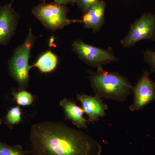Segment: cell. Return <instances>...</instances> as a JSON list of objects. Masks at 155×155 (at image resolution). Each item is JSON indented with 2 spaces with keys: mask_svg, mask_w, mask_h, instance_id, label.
<instances>
[{
  "mask_svg": "<svg viewBox=\"0 0 155 155\" xmlns=\"http://www.w3.org/2000/svg\"><path fill=\"white\" fill-rule=\"evenodd\" d=\"M68 8L55 2H43L35 6L31 12L35 18L49 30L55 31L72 23L80 22L79 19H69L67 17Z\"/></svg>",
  "mask_w": 155,
  "mask_h": 155,
  "instance_id": "277c9868",
  "label": "cell"
},
{
  "mask_svg": "<svg viewBox=\"0 0 155 155\" xmlns=\"http://www.w3.org/2000/svg\"><path fill=\"white\" fill-rule=\"evenodd\" d=\"M54 2L60 5H73L75 3L76 0H54Z\"/></svg>",
  "mask_w": 155,
  "mask_h": 155,
  "instance_id": "ac0fdd59",
  "label": "cell"
},
{
  "mask_svg": "<svg viewBox=\"0 0 155 155\" xmlns=\"http://www.w3.org/2000/svg\"><path fill=\"white\" fill-rule=\"evenodd\" d=\"M155 41V15L144 13L130 26L127 35L121 41L124 48H129L143 40Z\"/></svg>",
  "mask_w": 155,
  "mask_h": 155,
  "instance_id": "8992f818",
  "label": "cell"
},
{
  "mask_svg": "<svg viewBox=\"0 0 155 155\" xmlns=\"http://www.w3.org/2000/svg\"><path fill=\"white\" fill-rule=\"evenodd\" d=\"M60 105L64 109L66 118L71 120L73 125L78 128L86 129L87 122L84 117V111L72 100L64 98L61 100Z\"/></svg>",
  "mask_w": 155,
  "mask_h": 155,
  "instance_id": "8fae6325",
  "label": "cell"
},
{
  "mask_svg": "<svg viewBox=\"0 0 155 155\" xmlns=\"http://www.w3.org/2000/svg\"><path fill=\"white\" fill-rule=\"evenodd\" d=\"M36 38L30 27L25 41L14 51L9 62L10 75L22 90L28 86L29 70L33 67L29 65V61Z\"/></svg>",
  "mask_w": 155,
  "mask_h": 155,
  "instance_id": "3957f363",
  "label": "cell"
},
{
  "mask_svg": "<svg viewBox=\"0 0 155 155\" xmlns=\"http://www.w3.org/2000/svg\"><path fill=\"white\" fill-rule=\"evenodd\" d=\"M89 74L91 87L95 95L100 97L122 102L133 91L131 83L118 72H109L101 69Z\"/></svg>",
  "mask_w": 155,
  "mask_h": 155,
  "instance_id": "7a4b0ae2",
  "label": "cell"
},
{
  "mask_svg": "<svg viewBox=\"0 0 155 155\" xmlns=\"http://www.w3.org/2000/svg\"><path fill=\"white\" fill-rule=\"evenodd\" d=\"M100 0H76L75 3L78 7L84 14L88 11L94 5Z\"/></svg>",
  "mask_w": 155,
  "mask_h": 155,
  "instance_id": "2e32d148",
  "label": "cell"
},
{
  "mask_svg": "<svg viewBox=\"0 0 155 155\" xmlns=\"http://www.w3.org/2000/svg\"><path fill=\"white\" fill-rule=\"evenodd\" d=\"M0 155H28L19 145L11 146L0 141Z\"/></svg>",
  "mask_w": 155,
  "mask_h": 155,
  "instance_id": "4fadbf2b",
  "label": "cell"
},
{
  "mask_svg": "<svg viewBox=\"0 0 155 155\" xmlns=\"http://www.w3.org/2000/svg\"><path fill=\"white\" fill-rule=\"evenodd\" d=\"M19 18L12 2L0 6V45L7 44L14 36Z\"/></svg>",
  "mask_w": 155,
  "mask_h": 155,
  "instance_id": "ba28073f",
  "label": "cell"
},
{
  "mask_svg": "<svg viewBox=\"0 0 155 155\" xmlns=\"http://www.w3.org/2000/svg\"><path fill=\"white\" fill-rule=\"evenodd\" d=\"M11 1H12V2H13V1H15V0H11Z\"/></svg>",
  "mask_w": 155,
  "mask_h": 155,
  "instance_id": "44dd1931",
  "label": "cell"
},
{
  "mask_svg": "<svg viewBox=\"0 0 155 155\" xmlns=\"http://www.w3.org/2000/svg\"><path fill=\"white\" fill-rule=\"evenodd\" d=\"M144 61L149 64L151 72L155 73V51L147 50L144 53Z\"/></svg>",
  "mask_w": 155,
  "mask_h": 155,
  "instance_id": "e0dca14e",
  "label": "cell"
},
{
  "mask_svg": "<svg viewBox=\"0 0 155 155\" xmlns=\"http://www.w3.org/2000/svg\"><path fill=\"white\" fill-rule=\"evenodd\" d=\"M33 155H101L99 143L81 130L60 122H44L31 128Z\"/></svg>",
  "mask_w": 155,
  "mask_h": 155,
  "instance_id": "6da1fadb",
  "label": "cell"
},
{
  "mask_svg": "<svg viewBox=\"0 0 155 155\" xmlns=\"http://www.w3.org/2000/svg\"><path fill=\"white\" fill-rule=\"evenodd\" d=\"M72 50L79 59L97 69H103V65L115 62L118 59L111 48L103 49L87 44L81 40L73 41Z\"/></svg>",
  "mask_w": 155,
  "mask_h": 155,
  "instance_id": "5b68a950",
  "label": "cell"
},
{
  "mask_svg": "<svg viewBox=\"0 0 155 155\" xmlns=\"http://www.w3.org/2000/svg\"><path fill=\"white\" fill-rule=\"evenodd\" d=\"M106 4L100 1L83 14L81 21L84 28H91L93 32L99 31L104 22Z\"/></svg>",
  "mask_w": 155,
  "mask_h": 155,
  "instance_id": "30bf717a",
  "label": "cell"
},
{
  "mask_svg": "<svg viewBox=\"0 0 155 155\" xmlns=\"http://www.w3.org/2000/svg\"><path fill=\"white\" fill-rule=\"evenodd\" d=\"M14 96L16 102L19 106H29L34 101L33 96L24 90L15 93Z\"/></svg>",
  "mask_w": 155,
  "mask_h": 155,
  "instance_id": "5bb4252c",
  "label": "cell"
},
{
  "mask_svg": "<svg viewBox=\"0 0 155 155\" xmlns=\"http://www.w3.org/2000/svg\"><path fill=\"white\" fill-rule=\"evenodd\" d=\"M77 98L81 103L84 113L88 116L87 121L89 122L94 123L97 121L101 117L106 116V111L108 110L107 105L97 95L92 96L78 94Z\"/></svg>",
  "mask_w": 155,
  "mask_h": 155,
  "instance_id": "9c48e42d",
  "label": "cell"
},
{
  "mask_svg": "<svg viewBox=\"0 0 155 155\" xmlns=\"http://www.w3.org/2000/svg\"><path fill=\"white\" fill-rule=\"evenodd\" d=\"M21 116L22 113L19 107H14L8 111L5 117L6 121L10 125H17L21 121Z\"/></svg>",
  "mask_w": 155,
  "mask_h": 155,
  "instance_id": "9a60e30c",
  "label": "cell"
},
{
  "mask_svg": "<svg viewBox=\"0 0 155 155\" xmlns=\"http://www.w3.org/2000/svg\"><path fill=\"white\" fill-rule=\"evenodd\" d=\"M134 101L129 107L131 111L140 110L155 101V83L145 71L141 78L133 87Z\"/></svg>",
  "mask_w": 155,
  "mask_h": 155,
  "instance_id": "52a82bcc",
  "label": "cell"
},
{
  "mask_svg": "<svg viewBox=\"0 0 155 155\" xmlns=\"http://www.w3.org/2000/svg\"><path fill=\"white\" fill-rule=\"evenodd\" d=\"M2 119H0V125H1V124H2Z\"/></svg>",
  "mask_w": 155,
  "mask_h": 155,
  "instance_id": "ffe728a7",
  "label": "cell"
},
{
  "mask_svg": "<svg viewBox=\"0 0 155 155\" xmlns=\"http://www.w3.org/2000/svg\"><path fill=\"white\" fill-rule=\"evenodd\" d=\"M58 62V58L51 51H47L42 54L32 67H37L44 73H48L54 70Z\"/></svg>",
  "mask_w": 155,
  "mask_h": 155,
  "instance_id": "7c38bea8",
  "label": "cell"
},
{
  "mask_svg": "<svg viewBox=\"0 0 155 155\" xmlns=\"http://www.w3.org/2000/svg\"><path fill=\"white\" fill-rule=\"evenodd\" d=\"M39 1H41V2H45L47 1V0H39Z\"/></svg>",
  "mask_w": 155,
  "mask_h": 155,
  "instance_id": "d6986e66",
  "label": "cell"
}]
</instances>
